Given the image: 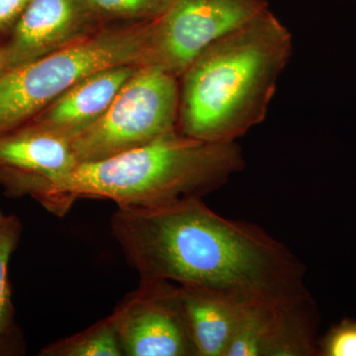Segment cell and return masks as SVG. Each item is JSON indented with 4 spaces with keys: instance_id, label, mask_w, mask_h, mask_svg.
I'll use <instances>...</instances> for the list:
<instances>
[{
    "instance_id": "1",
    "label": "cell",
    "mask_w": 356,
    "mask_h": 356,
    "mask_svg": "<svg viewBox=\"0 0 356 356\" xmlns=\"http://www.w3.org/2000/svg\"><path fill=\"white\" fill-rule=\"evenodd\" d=\"M111 233L140 280L215 293L241 307L310 298L305 266L259 225L217 214L203 198L117 208Z\"/></svg>"
},
{
    "instance_id": "2",
    "label": "cell",
    "mask_w": 356,
    "mask_h": 356,
    "mask_svg": "<svg viewBox=\"0 0 356 356\" xmlns=\"http://www.w3.org/2000/svg\"><path fill=\"white\" fill-rule=\"evenodd\" d=\"M292 53L291 33L270 8L216 40L179 77L178 131L236 142L266 119Z\"/></svg>"
},
{
    "instance_id": "3",
    "label": "cell",
    "mask_w": 356,
    "mask_h": 356,
    "mask_svg": "<svg viewBox=\"0 0 356 356\" xmlns=\"http://www.w3.org/2000/svg\"><path fill=\"white\" fill-rule=\"evenodd\" d=\"M245 165L236 142H205L177 131L111 158L79 163L33 198L60 217L79 198L108 199L118 208L156 207L203 198Z\"/></svg>"
},
{
    "instance_id": "4",
    "label": "cell",
    "mask_w": 356,
    "mask_h": 356,
    "mask_svg": "<svg viewBox=\"0 0 356 356\" xmlns=\"http://www.w3.org/2000/svg\"><path fill=\"white\" fill-rule=\"evenodd\" d=\"M149 21L105 26L90 36L0 76V137L29 123L58 96L98 70L142 65Z\"/></svg>"
},
{
    "instance_id": "5",
    "label": "cell",
    "mask_w": 356,
    "mask_h": 356,
    "mask_svg": "<svg viewBox=\"0 0 356 356\" xmlns=\"http://www.w3.org/2000/svg\"><path fill=\"white\" fill-rule=\"evenodd\" d=\"M179 79L140 65L104 115L72 140L79 163L111 158L177 132Z\"/></svg>"
},
{
    "instance_id": "6",
    "label": "cell",
    "mask_w": 356,
    "mask_h": 356,
    "mask_svg": "<svg viewBox=\"0 0 356 356\" xmlns=\"http://www.w3.org/2000/svg\"><path fill=\"white\" fill-rule=\"evenodd\" d=\"M268 8L267 0H168L149 21L143 65L179 79L211 44Z\"/></svg>"
},
{
    "instance_id": "7",
    "label": "cell",
    "mask_w": 356,
    "mask_h": 356,
    "mask_svg": "<svg viewBox=\"0 0 356 356\" xmlns=\"http://www.w3.org/2000/svg\"><path fill=\"white\" fill-rule=\"evenodd\" d=\"M110 316L124 356H197L177 283L140 280Z\"/></svg>"
},
{
    "instance_id": "8",
    "label": "cell",
    "mask_w": 356,
    "mask_h": 356,
    "mask_svg": "<svg viewBox=\"0 0 356 356\" xmlns=\"http://www.w3.org/2000/svg\"><path fill=\"white\" fill-rule=\"evenodd\" d=\"M313 297L291 306L245 307L225 356L318 355Z\"/></svg>"
},
{
    "instance_id": "9",
    "label": "cell",
    "mask_w": 356,
    "mask_h": 356,
    "mask_svg": "<svg viewBox=\"0 0 356 356\" xmlns=\"http://www.w3.org/2000/svg\"><path fill=\"white\" fill-rule=\"evenodd\" d=\"M103 27L88 0H31L2 42L7 67L64 49Z\"/></svg>"
},
{
    "instance_id": "10",
    "label": "cell",
    "mask_w": 356,
    "mask_h": 356,
    "mask_svg": "<svg viewBox=\"0 0 356 356\" xmlns=\"http://www.w3.org/2000/svg\"><path fill=\"white\" fill-rule=\"evenodd\" d=\"M72 140L26 124L0 137V186L11 197L34 196L76 168Z\"/></svg>"
},
{
    "instance_id": "11",
    "label": "cell",
    "mask_w": 356,
    "mask_h": 356,
    "mask_svg": "<svg viewBox=\"0 0 356 356\" xmlns=\"http://www.w3.org/2000/svg\"><path fill=\"white\" fill-rule=\"evenodd\" d=\"M139 65H114L84 77L28 124L74 140L102 118Z\"/></svg>"
},
{
    "instance_id": "12",
    "label": "cell",
    "mask_w": 356,
    "mask_h": 356,
    "mask_svg": "<svg viewBox=\"0 0 356 356\" xmlns=\"http://www.w3.org/2000/svg\"><path fill=\"white\" fill-rule=\"evenodd\" d=\"M177 285L196 355H226L245 307L201 288Z\"/></svg>"
},
{
    "instance_id": "13",
    "label": "cell",
    "mask_w": 356,
    "mask_h": 356,
    "mask_svg": "<svg viewBox=\"0 0 356 356\" xmlns=\"http://www.w3.org/2000/svg\"><path fill=\"white\" fill-rule=\"evenodd\" d=\"M40 356H124L111 316L72 336L44 346Z\"/></svg>"
},
{
    "instance_id": "14",
    "label": "cell",
    "mask_w": 356,
    "mask_h": 356,
    "mask_svg": "<svg viewBox=\"0 0 356 356\" xmlns=\"http://www.w3.org/2000/svg\"><path fill=\"white\" fill-rule=\"evenodd\" d=\"M22 233L19 218L9 215L0 228V337L17 329L15 325V309L13 303L9 261L17 248Z\"/></svg>"
},
{
    "instance_id": "15",
    "label": "cell",
    "mask_w": 356,
    "mask_h": 356,
    "mask_svg": "<svg viewBox=\"0 0 356 356\" xmlns=\"http://www.w3.org/2000/svg\"><path fill=\"white\" fill-rule=\"evenodd\" d=\"M168 2V0H88L92 13L105 26L153 20Z\"/></svg>"
},
{
    "instance_id": "16",
    "label": "cell",
    "mask_w": 356,
    "mask_h": 356,
    "mask_svg": "<svg viewBox=\"0 0 356 356\" xmlns=\"http://www.w3.org/2000/svg\"><path fill=\"white\" fill-rule=\"evenodd\" d=\"M318 355L356 356V320L346 318L331 327L318 343Z\"/></svg>"
},
{
    "instance_id": "17",
    "label": "cell",
    "mask_w": 356,
    "mask_h": 356,
    "mask_svg": "<svg viewBox=\"0 0 356 356\" xmlns=\"http://www.w3.org/2000/svg\"><path fill=\"white\" fill-rule=\"evenodd\" d=\"M31 0H0V37L6 36Z\"/></svg>"
},
{
    "instance_id": "18",
    "label": "cell",
    "mask_w": 356,
    "mask_h": 356,
    "mask_svg": "<svg viewBox=\"0 0 356 356\" xmlns=\"http://www.w3.org/2000/svg\"><path fill=\"white\" fill-rule=\"evenodd\" d=\"M25 351L24 339L18 327L10 334L0 337V356L22 355Z\"/></svg>"
},
{
    "instance_id": "19",
    "label": "cell",
    "mask_w": 356,
    "mask_h": 356,
    "mask_svg": "<svg viewBox=\"0 0 356 356\" xmlns=\"http://www.w3.org/2000/svg\"><path fill=\"white\" fill-rule=\"evenodd\" d=\"M7 69H8V67H7L6 51H4L3 43L0 41V76H1Z\"/></svg>"
},
{
    "instance_id": "20",
    "label": "cell",
    "mask_w": 356,
    "mask_h": 356,
    "mask_svg": "<svg viewBox=\"0 0 356 356\" xmlns=\"http://www.w3.org/2000/svg\"><path fill=\"white\" fill-rule=\"evenodd\" d=\"M6 215L2 214L1 212H0V228H1L2 225H3L4 221H6Z\"/></svg>"
}]
</instances>
